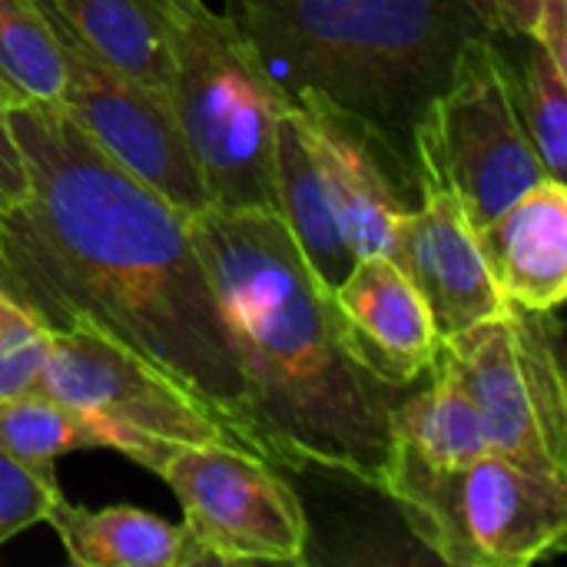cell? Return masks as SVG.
Returning a JSON list of instances; mask_svg holds the SVG:
<instances>
[{"label": "cell", "mask_w": 567, "mask_h": 567, "mask_svg": "<svg viewBox=\"0 0 567 567\" xmlns=\"http://www.w3.org/2000/svg\"><path fill=\"white\" fill-rule=\"evenodd\" d=\"M30 193L0 209V289L43 329H96L256 452L249 392L189 216L123 169L60 103L7 110Z\"/></svg>", "instance_id": "obj_1"}, {"label": "cell", "mask_w": 567, "mask_h": 567, "mask_svg": "<svg viewBox=\"0 0 567 567\" xmlns=\"http://www.w3.org/2000/svg\"><path fill=\"white\" fill-rule=\"evenodd\" d=\"M189 236L246 375L259 458L379 488L392 409L409 389H392L355 362L332 292L306 266L279 213L203 209L189 219Z\"/></svg>", "instance_id": "obj_2"}, {"label": "cell", "mask_w": 567, "mask_h": 567, "mask_svg": "<svg viewBox=\"0 0 567 567\" xmlns=\"http://www.w3.org/2000/svg\"><path fill=\"white\" fill-rule=\"evenodd\" d=\"M226 17L289 106L329 103L382 133L415 166V126L449 86L468 0H226Z\"/></svg>", "instance_id": "obj_3"}, {"label": "cell", "mask_w": 567, "mask_h": 567, "mask_svg": "<svg viewBox=\"0 0 567 567\" xmlns=\"http://www.w3.org/2000/svg\"><path fill=\"white\" fill-rule=\"evenodd\" d=\"M169 100L209 206L276 213L272 133L289 103L206 0H169Z\"/></svg>", "instance_id": "obj_4"}, {"label": "cell", "mask_w": 567, "mask_h": 567, "mask_svg": "<svg viewBox=\"0 0 567 567\" xmlns=\"http://www.w3.org/2000/svg\"><path fill=\"white\" fill-rule=\"evenodd\" d=\"M379 492L402 508L412 535L452 567H528L565 548V478L528 472L498 452L432 468L392 449Z\"/></svg>", "instance_id": "obj_5"}, {"label": "cell", "mask_w": 567, "mask_h": 567, "mask_svg": "<svg viewBox=\"0 0 567 567\" xmlns=\"http://www.w3.org/2000/svg\"><path fill=\"white\" fill-rule=\"evenodd\" d=\"M415 159L422 186L449 189L475 233L548 179L492 33L468 37L458 50L449 86L415 126Z\"/></svg>", "instance_id": "obj_6"}, {"label": "cell", "mask_w": 567, "mask_h": 567, "mask_svg": "<svg viewBox=\"0 0 567 567\" xmlns=\"http://www.w3.org/2000/svg\"><path fill=\"white\" fill-rule=\"evenodd\" d=\"M146 468L183 508L189 565H302L309 558L306 508L272 462L233 445L156 442Z\"/></svg>", "instance_id": "obj_7"}, {"label": "cell", "mask_w": 567, "mask_h": 567, "mask_svg": "<svg viewBox=\"0 0 567 567\" xmlns=\"http://www.w3.org/2000/svg\"><path fill=\"white\" fill-rule=\"evenodd\" d=\"M33 392L113 425L126 439V458L143 468L156 442L246 449L243 439L179 382L96 329L50 332V352Z\"/></svg>", "instance_id": "obj_8"}, {"label": "cell", "mask_w": 567, "mask_h": 567, "mask_svg": "<svg viewBox=\"0 0 567 567\" xmlns=\"http://www.w3.org/2000/svg\"><path fill=\"white\" fill-rule=\"evenodd\" d=\"M47 20L56 33L63 60V113L183 216L193 219L203 209H213L179 130L169 90L140 83L106 66L56 17L47 13Z\"/></svg>", "instance_id": "obj_9"}, {"label": "cell", "mask_w": 567, "mask_h": 567, "mask_svg": "<svg viewBox=\"0 0 567 567\" xmlns=\"http://www.w3.org/2000/svg\"><path fill=\"white\" fill-rule=\"evenodd\" d=\"M292 110L332 179L355 259L389 256L399 223L422 203L419 166L352 113L319 100H302Z\"/></svg>", "instance_id": "obj_10"}, {"label": "cell", "mask_w": 567, "mask_h": 567, "mask_svg": "<svg viewBox=\"0 0 567 567\" xmlns=\"http://www.w3.org/2000/svg\"><path fill=\"white\" fill-rule=\"evenodd\" d=\"M389 259L409 276L442 339L508 309L482 256L478 233L449 189L422 186V203L399 223Z\"/></svg>", "instance_id": "obj_11"}, {"label": "cell", "mask_w": 567, "mask_h": 567, "mask_svg": "<svg viewBox=\"0 0 567 567\" xmlns=\"http://www.w3.org/2000/svg\"><path fill=\"white\" fill-rule=\"evenodd\" d=\"M332 302L346 346L369 375L409 389L432 369L442 336L422 296L389 256L359 259L332 289Z\"/></svg>", "instance_id": "obj_12"}, {"label": "cell", "mask_w": 567, "mask_h": 567, "mask_svg": "<svg viewBox=\"0 0 567 567\" xmlns=\"http://www.w3.org/2000/svg\"><path fill=\"white\" fill-rule=\"evenodd\" d=\"M435 365H442L475 405L492 452L528 472L555 475L567 482V472L551 462L542 442L525 375L515 355L508 316L478 322L458 336L442 339Z\"/></svg>", "instance_id": "obj_13"}, {"label": "cell", "mask_w": 567, "mask_h": 567, "mask_svg": "<svg viewBox=\"0 0 567 567\" xmlns=\"http://www.w3.org/2000/svg\"><path fill=\"white\" fill-rule=\"evenodd\" d=\"M478 246L505 302L551 312L567 299V186L542 179L478 229Z\"/></svg>", "instance_id": "obj_14"}, {"label": "cell", "mask_w": 567, "mask_h": 567, "mask_svg": "<svg viewBox=\"0 0 567 567\" xmlns=\"http://www.w3.org/2000/svg\"><path fill=\"white\" fill-rule=\"evenodd\" d=\"M272 186H276V213L286 233L299 246L316 279L332 292L359 259L349 246L332 179L309 140L299 110L292 106H286L276 120Z\"/></svg>", "instance_id": "obj_15"}, {"label": "cell", "mask_w": 567, "mask_h": 567, "mask_svg": "<svg viewBox=\"0 0 567 567\" xmlns=\"http://www.w3.org/2000/svg\"><path fill=\"white\" fill-rule=\"evenodd\" d=\"M47 525L76 567H189L183 525H169L133 505L80 508L60 495Z\"/></svg>", "instance_id": "obj_16"}, {"label": "cell", "mask_w": 567, "mask_h": 567, "mask_svg": "<svg viewBox=\"0 0 567 567\" xmlns=\"http://www.w3.org/2000/svg\"><path fill=\"white\" fill-rule=\"evenodd\" d=\"M106 66L169 90V0H40Z\"/></svg>", "instance_id": "obj_17"}, {"label": "cell", "mask_w": 567, "mask_h": 567, "mask_svg": "<svg viewBox=\"0 0 567 567\" xmlns=\"http://www.w3.org/2000/svg\"><path fill=\"white\" fill-rule=\"evenodd\" d=\"M429 372L432 382L415 395L405 392L392 409V449L432 468L465 465L492 452L478 412L458 382L435 362Z\"/></svg>", "instance_id": "obj_18"}, {"label": "cell", "mask_w": 567, "mask_h": 567, "mask_svg": "<svg viewBox=\"0 0 567 567\" xmlns=\"http://www.w3.org/2000/svg\"><path fill=\"white\" fill-rule=\"evenodd\" d=\"M0 449L30 465L43 478H56L60 455L76 449H113L126 455V439L103 419L80 412L43 392L0 402Z\"/></svg>", "instance_id": "obj_19"}, {"label": "cell", "mask_w": 567, "mask_h": 567, "mask_svg": "<svg viewBox=\"0 0 567 567\" xmlns=\"http://www.w3.org/2000/svg\"><path fill=\"white\" fill-rule=\"evenodd\" d=\"M512 86L515 110L532 136L545 173L567 176V70L535 37H495Z\"/></svg>", "instance_id": "obj_20"}, {"label": "cell", "mask_w": 567, "mask_h": 567, "mask_svg": "<svg viewBox=\"0 0 567 567\" xmlns=\"http://www.w3.org/2000/svg\"><path fill=\"white\" fill-rule=\"evenodd\" d=\"M508 326L515 355L525 375L532 412L551 462L567 472V379L561 359V322L558 309L538 312L508 302Z\"/></svg>", "instance_id": "obj_21"}, {"label": "cell", "mask_w": 567, "mask_h": 567, "mask_svg": "<svg viewBox=\"0 0 567 567\" xmlns=\"http://www.w3.org/2000/svg\"><path fill=\"white\" fill-rule=\"evenodd\" d=\"M63 60L40 0H0V103H60Z\"/></svg>", "instance_id": "obj_22"}, {"label": "cell", "mask_w": 567, "mask_h": 567, "mask_svg": "<svg viewBox=\"0 0 567 567\" xmlns=\"http://www.w3.org/2000/svg\"><path fill=\"white\" fill-rule=\"evenodd\" d=\"M492 37H535L567 70V0H468Z\"/></svg>", "instance_id": "obj_23"}, {"label": "cell", "mask_w": 567, "mask_h": 567, "mask_svg": "<svg viewBox=\"0 0 567 567\" xmlns=\"http://www.w3.org/2000/svg\"><path fill=\"white\" fill-rule=\"evenodd\" d=\"M60 495L56 478L37 475L30 465L0 449V548L20 532L43 525Z\"/></svg>", "instance_id": "obj_24"}, {"label": "cell", "mask_w": 567, "mask_h": 567, "mask_svg": "<svg viewBox=\"0 0 567 567\" xmlns=\"http://www.w3.org/2000/svg\"><path fill=\"white\" fill-rule=\"evenodd\" d=\"M47 352L50 329H43L33 316H20L17 322L0 329V402L37 389Z\"/></svg>", "instance_id": "obj_25"}, {"label": "cell", "mask_w": 567, "mask_h": 567, "mask_svg": "<svg viewBox=\"0 0 567 567\" xmlns=\"http://www.w3.org/2000/svg\"><path fill=\"white\" fill-rule=\"evenodd\" d=\"M30 193V176L23 166V153L7 120V106L0 103V209L23 203Z\"/></svg>", "instance_id": "obj_26"}, {"label": "cell", "mask_w": 567, "mask_h": 567, "mask_svg": "<svg viewBox=\"0 0 567 567\" xmlns=\"http://www.w3.org/2000/svg\"><path fill=\"white\" fill-rule=\"evenodd\" d=\"M20 316H27V312H23V309H20V306H17L10 296L0 289V329H7L10 322H17Z\"/></svg>", "instance_id": "obj_27"}]
</instances>
